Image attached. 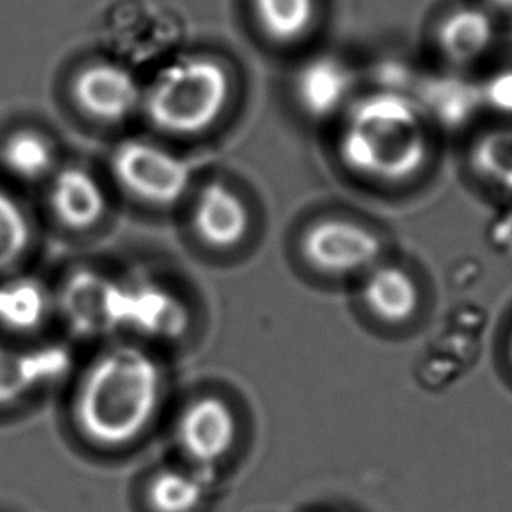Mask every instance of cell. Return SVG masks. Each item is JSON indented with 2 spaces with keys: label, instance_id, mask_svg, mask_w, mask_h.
Returning a JSON list of instances; mask_svg holds the SVG:
<instances>
[{
  "label": "cell",
  "instance_id": "obj_1",
  "mask_svg": "<svg viewBox=\"0 0 512 512\" xmlns=\"http://www.w3.org/2000/svg\"><path fill=\"white\" fill-rule=\"evenodd\" d=\"M160 366L139 346L100 353L77 387L74 420L91 443L121 448L146 432L161 402Z\"/></svg>",
  "mask_w": 512,
  "mask_h": 512
},
{
  "label": "cell",
  "instance_id": "obj_2",
  "mask_svg": "<svg viewBox=\"0 0 512 512\" xmlns=\"http://www.w3.org/2000/svg\"><path fill=\"white\" fill-rule=\"evenodd\" d=\"M340 142L346 167L383 182L411 179L429 154L422 112L395 90L376 91L352 105Z\"/></svg>",
  "mask_w": 512,
  "mask_h": 512
},
{
  "label": "cell",
  "instance_id": "obj_3",
  "mask_svg": "<svg viewBox=\"0 0 512 512\" xmlns=\"http://www.w3.org/2000/svg\"><path fill=\"white\" fill-rule=\"evenodd\" d=\"M231 81L219 60L182 56L156 74L142 105L156 128L175 135L205 132L228 105Z\"/></svg>",
  "mask_w": 512,
  "mask_h": 512
},
{
  "label": "cell",
  "instance_id": "obj_4",
  "mask_svg": "<svg viewBox=\"0 0 512 512\" xmlns=\"http://www.w3.org/2000/svg\"><path fill=\"white\" fill-rule=\"evenodd\" d=\"M111 167L119 186L156 207H170L182 200L193 179L186 160L146 140L119 144Z\"/></svg>",
  "mask_w": 512,
  "mask_h": 512
},
{
  "label": "cell",
  "instance_id": "obj_5",
  "mask_svg": "<svg viewBox=\"0 0 512 512\" xmlns=\"http://www.w3.org/2000/svg\"><path fill=\"white\" fill-rule=\"evenodd\" d=\"M70 327L81 334H102L126 326L128 292L95 271L72 273L55 298Z\"/></svg>",
  "mask_w": 512,
  "mask_h": 512
},
{
  "label": "cell",
  "instance_id": "obj_6",
  "mask_svg": "<svg viewBox=\"0 0 512 512\" xmlns=\"http://www.w3.org/2000/svg\"><path fill=\"white\" fill-rule=\"evenodd\" d=\"M301 250L313 268L329 275H350L373 266L381 242L371 229L345 219H324L306 229Z\"/></svg>",
  "mask_w": 512,
  "mask_h": 512
},
{
  "label": "cell",
  "instance_id": "obj_7",
  "mask_svg": "<svg viewBox=\"0 0 512 512\" xmlns=\"http://www.w3.org/2000/svg\"><path fill=\"white\" fill-rule=\"evenodd\" d=\"M72 98L88 118L116 125L139 109L144 91L130 70L116 63L98 62L84 67L74 77Z\"/></svg>",
  "mask_w": 512,
  "mask_h": 512
},
{
  "label": "cell",
  "instance_id": "obj_8",
  "mask_svg": "<svg viewBox=\"0 0 512 512\" xmlns=\"http://www.w3.org/2000/svg\"><path fill=\"white\" fill-rule=\"evenodd\" d=\"M49 212L62 228L88 231L102 222L107 194L100 180L79 165H65L46 182Z\"/></svg>",
  "mask_w": 512,
  "mask_h": 512
},
{
  "label": "cell",
  "instance_id": "obj_9",
  "mask_svg": "<svg viewBox=\"0 0 512 512\" xmlns=\"http://www.w3.org/2000/svg\"><path fill=\"white\" fill-rule=\"evenodd\" d=\"M179 441L196 464L212 465L228 455L236 441L233 409L219 397H201L191 402L179 420Z\"/></svg>",
  "mask_w": 512,
  "mask_h": 512
},
{
  "label": "cell",
  "instance_id": "obj_10",
  "mask_svg": "<svg viewBox=\"0 0 512 512\" xmlns=\"http://www.w3.org/2000/svg\"><path fill=\"white\" fill-rule=\"evenodd\" d=\"M353 74L333 55L313 56L301 65L294 79V93L301 109L313 119H329L352 97Z\"/></svg>",
  "mask_w": 512,
  "mask_h": 512
},
{
  "label": "cell",
  "instance_id": "obj_11",
  "mask_svg": "<svg viewBox=\"0 0 512 512\" xmlns=\"http://www.w3.org/2000/svg\"><path fill=\"white\" fill-rule=\"evenodd\" d=\"M249 221V210L242 198L222 182H210L194 205V229L203 242L215 249H231L242 242Z\"/></svg>",
  "mask_w": 512,
  "mask_h": 512
},
{
  "label": "cell",
  "instance_id": "obj_12",
  "mask_svg": "<svg viewBox=\"0 0 512 512\" xmlns=\"http://www.w3.org/2000/svg\"><path fill=\"white\" fill-rule=\"evenodd\" d=\"M0 167L21 184H46L60 168V154L48 133L23 126L0 142Z\"/></svg>",
  "mask_w": 512,
  "mask_h": 512
},
{
  "label": "cell",
  "instance_id": "obj_13",
  "mask_svg": "<svg viewBox=\"0 0 512 512\" xmlns=\"http://www.w3.org/2000/svg\"><path fill=\"white\" fill-rule=\"evenodd\" d=\"M128 317L126 326L160 340H175L187 329L186 308L173 294L160 285H128Z\"/></svg>",
  "mask_w": 512,
  "mask_h": 512
},
{
  "label": "cell",
  "instance_id": "obj_14",
  "mask_svg": "<svg viewBox=\"0 0 512 512\" xmlns=\"http://www.w3.org/2000/svg\"><path fill=\"white\" fill-rule=\"evenodd\" d=\"M62 366L56 350H27L0 343V408L20 401L60 373Z\"/></svg>",
  "mask_w": 512,
  "mask_h": 512
},
{
  "label": "cell",
  "instance_id": "obj_15",
  "mask_svg": "<svg viewBox=\"0 0 512 512\" xmlns=\"http://www.w3.org/2000/svg\"><path fill=\"white\" fill-rule=\"evenodd\" d=\"M437 39L451 63L467 65L490 49L495 39V23L481 7H458L441 21Z\"/></svg>",
  "mask_w": 512,
  "mask_h": 512
},
{
  "label": "cell",
  "instance_id": "obj_16",
  "mask_svg": "<svg viewBox=\"0 0 512 512\" xmlns=\"http://www.w3.org/2000/svg\"><path fill=\"white\" fill-rule=\"evenodd\" d=\"M367 308L378 319L397 324L408 320L418 306V287L406 271L397 266L374 268L362 287Z\"/></svg>",
  "mask_w": 512,
  "mask_h": 512
},
{
  "label": "cell",
  "instance_id": "obj_17",
  "mask_svg": "<svg viewBox=\"0 0 512 512\" xmlns=\"http://www.w3.org/2000/svg\"><path fill=\"white\" fill-rule=\"evenodd\" d=\"M55 308V296L34 278H14L0 284V326L30 333L44 326Z\"/></svg>",
  "mask_w": 512,
  "mask_h": 512
},
{
  "label": "cell",
  "instance_id": "obj_18",
  "mask_svg": "<svg viewBox=\"0 0 512 512\" xmlns=\"http://www.w3.org/2000/svg\"><path fill=\"white\" fill-rule=\"evenodd\" d=\"M252 13L268 39L292 44L310 32L317 0H252Z\"/></svg>",
  "mask_w": 512,
  "mask_h": 512
},
{
  "label": "cell",
  "instance_id": "obj_19",
  "mask_svg": "<svg viewBox=\"0 0 512 512\" xmlns=\"http://www.w3.org/2000/svg\"><path fill=\"white\" fill-rule=\"evenodd\" d=\"M34 245V226L25 207L0 187V275H6L28 256Z\"/></svg>",
  "mask_w": 512,
  "mask_h": 512
},
{
  "label": "cell",
  "instance_id": "obj_20",
  "mask_svg": "<svg viewBox=\"0 0 512 512\" xmlns=\"http://www.w3.org/2000/svg\"><path fill=\"white\" fill-rule=\"evenodd\" d=\"M205 495L203 479L184 471H163L151 481L147 500L154 512H193Z\"/></svg>",
  "mask_w": 512,
  "mask_h": 512
},
{
  "label": "cell",
  "instance_id": "obj_21",
  "mask_svg": "<svg viewBox=\"0 0 512 512\" xmlns=\"http://www.w3.org/2000/svg\"><path fill=\"white\" fill-rule=\"evenodd\" d=\"M490 95H492L493 102L512 109V72H506L502 76L493 79L490 84Z\"/></svg>",
  "mask_w": 512,
  "mask_h": 512
},
{
  "label": "cell",
  "instance_id": "obj_22",
  "mask_svg": "<svg viewBox=\"0 0 512 512\" xmlns=\"http://www.w3.org/2000/svg\"><path fill=\"white\" fill-rule=\"evenodd\" d=\"M490 2L500 9H512V0H490Z\"/></svg>",
  "mask_w": 512,
  "mask_h": 512
}]
</instances>
